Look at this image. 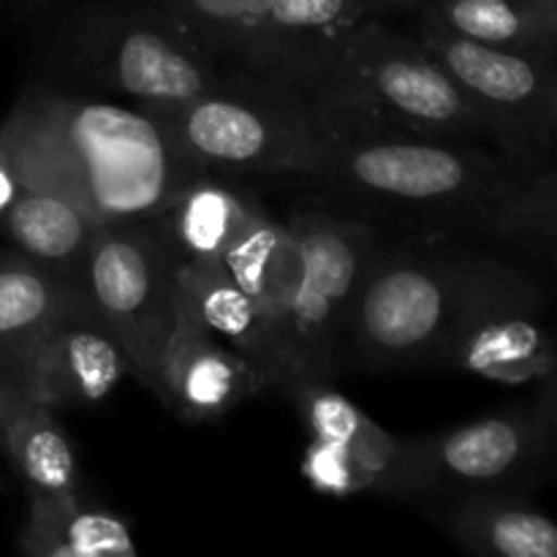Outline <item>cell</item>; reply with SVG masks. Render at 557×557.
Masks as SVG:
<instances>
[{
	"label": "cell",
	"instance_id": "d6986e66",
	"mask_svg": "<svg viewBox=\"0 0 557 557\" xmlns=\"http://www.w3.org/2000/svg\"><path fill=\"white\" fill-rule=\"evenodd\" d=\"M82 302L79 283L44 270L20 250L0 253V368L22 381L27 362L49 330Z\"/></svg>",
	"mask_w": 557,
	"mask_h": 557
},
{
	"label": "cell",
	"instance_id": "7a4b0ae2",
	"mask_svg": "<svg viewBox=\"0 0 557 557\" xmlns=\"http://www.w3.org/2000/svg\"><path fill=\"white\" fill-rule=\"evenodd\" d=\"M47 71L54 79L44 85L109 92L152 117L250 82L152 0L74 5L49 36Z\"/></svg>",
	"mask_w": 557,
	"mask_h": 557
},
{
	"label": "cell",
	"instance_id": "cb8c5ba5",
	"mask_svg": "<svg viewBox=\"0 0 557 557\" xmlns=\"http://www.w3.org/2000/svg\"><path fill=\"white\" fill-rule=\"evenodd\" d=\"M292 400L297 403L299 413L308 424L310 438L351 451L357 460H362L375 473L373 495L384 493L386 476H389L397 451L395 435L375 424L346 395L332 389V384L302 386L299 392H294Z\"/></svg>",
	"mask_w": 557,
	"mask_h": 557
},
{
	"label": "cell",
	"instance_id": "8992f818",
	"mask_svg": "<svg viewBox=\"0 0 557 557\" xmlns=\"http://www.w3.org/2000/svg\"><path fill=\"white\" fill-rule=\"evenodd\" d=\"M177 14L226 69L315 103L343 36L381 0H152Z\"/></svg>",
	"mask_w": 557,
	"mask_h": 557
},
{
	"label": "cell",
	"instance_id": "e0dca14e",
	"mask_svg": "<svg viewBox=\"0 0 557 557\" xmlns=\"http://www.w3.org/2000/svg\"><path fill=\"white\" fill-rule=\"evenodd\" d=\"M261 201L226 174L194 172L158 215L174 256L183 264H212L264 215Z\"/></svg>",
	"mask_w": 557,
	"mask_h": 557
},
{
	"label": "cell",
	"instance_id": "52a82bcc",
	"mask_svg": "<svg viewBox=\"0 0 557 557\" xmlns=\"http://www.w3.org/2000/svg\"><path fill=\"white\" fill-rule=\"evenodd\" d=\"M185 161L226 177H315L346 131L313 101L243 82L161 114Z\"/></svg>",
	"mask_w": 557,
	"mask_h": 557
},
{
	"label": "cell",
	"instance_id": "d4e9b609",
	"mask_svg": "<svg viewBox=\"0 0 557 557\" xmlns=\"http://www.w3.org/2000/svg\"><path fill=\"white\" fill-rule=\"evenodd\" d=\"M302 476L308 479L315 493L335 495V498L375 493V473L362 460H357L351 451L341 449V446L315 438H310L308 451L302 457Z\"/></svg>",
	"mask_w": 557,
	"mask_h": 557
},
{
	"label": "cell",
	"instance_id": "7c38bea8",
	"mask_svg": "<svg viewBox=\"0 0 557 557\" xmlns=\"http://www.w3.org/2000/svg\"><path fill=\"white\" fill-rule=\"evenodd\" d=\"M547 310L549 297L536 275L504 256L471 299L433 370L479 375L504 386L555 384Z\"/></svg>",
	"mask_w": 557,
	"mask_h": 557
},
{
	"label": "cell",
	"instance_id": "ffe728a7",
	"mask_svg": "<svg viewBox=\"0 0 557 557\" xmlns=\"http://www.w3.org/2000/svg\"><path fill=\"white\" fill-rule=\"evenodd\" d=\"M16 547L27 557H136L128 522L112 509L69 498H27Z\"/></svg>",
	"mask_w": 557,
	"mask_h": 557
},
{
	"label": "cell",
	"instance_id": "5b68a950",
	"mask_svg": "<svg viewBox=\"0 0 557 557\" xmlns=\"http://www.w3.org/2000/svg\"><path fill=\"white\" fill-rule=\"evenodd\" d=\"M348 139L419 136L493 147L490 131L460 87L413 30L368 16L343 36L315 96Z\"/></svg>",
	"mask_w": 557,
	"mask_h": 557
},
{
	"label": "cell",
	"instance_id": "4316f807",
	"mask_svg": "<svg viewBox=\"0 0 557 557\" xmlns=\"http://www.w3.org/2000/svg\"><path fill=\"white\" fill-rule=\"evenodd\" d=\"M27 397L30 395H27L25 384H22L14 373L0 368V424H3L5 419H9V413L14 411V408H20Z\"/></svg>",
	"mask_w": 557,
	"mask_h": 557
},
{
	"label": "cell",
	"instance_id": "ba28073f",
	"mask_svg": "<svg viewBox=\"0 0 557 557\" xmlns=\"http://www.w3.org/2000/svg\"><path fill=\"white\" fill-rule=\"evenodd\" d=\"M302 253V277L281 330L275 389L332 384L343 373V343L370 267L384 253L381 226L351 212L297 207L286 215Z\"/></svg>",
	"mask_w": 557,
	"mask_h": 557
},
{
	"label": "cell",
	"instance_id": "7402d4cb",
	"mask_svg": "<svg viewBox=\"0 0 557 557\" xmlns=\"http://www.w3.org/2000/svg\"><path fill=\"white\" fill-rule=\"evenodd\" d=\"M0 449L25 484L27 498L79 493V460L54 408L27 397L0 424Z\"/></svg>",
	"mask_w": 557,
	"mask_h": 557
},
{
	"label": "cell",
	"instance_id": "9a60e30c",
	"mask_svg": "<svg viewBox=\"0 0 557 557\" xmlns=\"http://www.w3.org/2000/svg\"><path fill=\"white\" fill-rule=\"evenodd\" d=\"M128 373L123 346L90 313L82 297V302L44 335L20 375L33 400L60 411L98 406Z\"/></svg>",
	"mask_w": 557,
	"mask_h": 557
},
{
	"label": "cell",
	"instance_id": "6da1fadb",
	"mask_svg": "<svg viewBox=\"0 0 557 557\" xmlns=\"http://www.w3.org/2000/svg\"><path fill=\"white\" fill-rule=\"evenodd\" d=\"M310 183L330 199L444 237L479 234L531 259H555V166L528 174L482 141L346 139Z\"/></svg>",
	"mask_w": 557,
	"mask_h": 557
},
{
	"label": "cell",
	"instance_id": "8fae6325",
	"mask_svg": "<svg viewBox=\"0 0 557 557\" xmlns=\"http://www.w3.org/2000/svg\"><path fill=\"white\" fill-rule=\"evenodd\" d=\"M413 36L455 79L495 150L528 174L555 166L557 54L457 38L417 22Z\"/></svg>",
	"mask_w": 557,
	"mask_h": 557
},
{
	"label": "cell",
	"instance_id": "ac0fdd59",
	"mask_svg": "<svg viewBox=\"0 0 557 557\" xmlns=\"http://www.w3.org/2000/svg\"><path fill=\"white\" fill-rule=\"evenodd\" d=\"M177 297L188 305L201 326L232 351L248 359L264 379L267 389L277 384V337L259 305L237 286L221 261L183 264L177 261Z\"/></svg>",
	"mask_w": 557,
	"mask_h": 557
},
{
	"label": "cell",
	"instance_id": "f1b7e54d",
	"mask_svg": "<svg viewBox=\"0 0 557 557\" xmlns=\"http://www.w3.org/2000/svg\"><path fill=\"white\" fill-rule=\"evenodd\" d=\"M25 3V9L30 11V14H41V11L52 9L54 3H60V0H22Z\"/></svg>",
	"mask_w": 557,
	"mask_h": 557
},
{
	"label": "cell",
	"instance_id": "3957f363",
	"mask_svg": "<svg viewBox=\"0 0 557 557\" xmlns=\"http://www.w3.org/2000/svg\"><path fill=\"white\" fill-rule=\"evenodd\" d=\"M98 226L161 215L199 169L166 125L128 103L36 82L14 103Z\"/></svg>",
	"mask_w": 557,
	"mask_h": 557
},
{
	"label": "cell",
	"instance_id": "83f0119b",
	"mask_svg": "<svg viewBox=\"0 0 557 557\" xmlns=\"http://www.w3.org/2000/svg\"><path fill=\"white\" fill-rule=\"evenodd\" d=\"M381 3H386L392 14H411L419 0H381Z\"/></svg>",
	"mask_w": 557,
	"mask_h": 557
},
{
	"label": "cell",
	"instance_id": "9c48e42d",
	"mask_svg": "<svg viewBox=\"0 0 557 557\" xmlns=\"http://www.w3.org/2000/svg\"><path fill=\"white\" fill-rule=\"evenodd\" d=\"M555 384L533 403L441 433L397 438L381 498L441 500L473 493L525 495L553 466L557 428Z\"/></svg>",
	"mask_w": 557,
	"mask_h": 557
},
{
	"label": "cell",
	"instance_id": "277c9868",
	"mask_svg": "<svg viewBox=\"0 0 557 557\" xmlns=\"http://www.w3.org/2000/svg\"><path fill=\"white\" fill-rule=\"evenodd\" d=\"M500 259L455 243L386 245L354 305L343 343V373L433 370Z\"/></svg>",
	"mask_w": 557,
	"mask_h": 557
},
{
	"label": "cell",
	"instance_id": "44dd1931",
	"mask_svg": "<svg viewBox=\"0 0 557 557\" xmlns=\"http://www.w3.org/2000/svg\"><path fill=\"white\" fill-rule=\"evenodd\" d=\"M411 14L487 47L557 54V0H419Z\"/></svg>",
	"mask_w": 557,
	"mask_h": 557
},
{
	"label": "cell",
	"instance_id": "30bf717a",
	"mask_svg": "<svg viewBox=\"0 0 557 557\" xmlns=\"http://www.w3.org/2000/svg\"><path fill=\"white\" fill-rule=\"evenodd\" d=\"M79 292L128 357V370L156 395L161 354L177 319V256L158 215L96 228L79 270Z\"/></svg>",
	"mask_w": 557,
	"mask_h": 557
},
{
	"label": "cell",
	"instance_id": "2e32d148",
	"mask_svg": "<svg viewBox=\"0 0 557 557\" xmlns=\"http://www.w3.org/2000/svg\"><path fill=\"white\" fill-rule=\"evenodd\" d=\"M428 515L466 553L482 557H557V525L515 493L428 500Z\"/></svg>",
	"mask_w": 557,
	"mask_h": 557
},
{
	"label": "cell",
	"instance_id": "603a6c76",
	"mask_svg": "<svg viewBox=\"0 0 557 557\" xmlns=\"http://www.w3.org/2000/svg\"><path fill=\"white\" fill-rule=\"evenodd\" d=\"M221 264L275 326L277 351H281L283 321L302 277V253L286 218L277 221L270 212H264L232 245Z\"/></svg>",
	"mask_w": 557,
	"mask_h": 557
},
{
	"label": "cell",
	"instance_id": "5bb4252c",
	"mask_svg": "<svg viewBox=\"0 0 557 557\" xmlns=\"http://www.w3.org/2000/svg\"><path fill=\"white\" fill-rule=\"evenodd\" d=\"M264 389L259 370L201 326L177 297V319L158 368V400L185 422H210Z\"/></svg>",
	"mask_w": 557,
	"mask_h": 557
},
{
	"label": "cell",
	"instance_id": "484cf974",
	"mask_svg": "<svg viewBox=\"0 0 557 557\" xmlns=\"http://www.w3.org/2000/svg\"><path fill=\"white\" fill-rule=\"evenodd\" d=\"M16 194V174H14V161H11L9 145L3 139V131H0V226L5 221V212H9L11 201Z\"/></svg>",
	"mask_w": 557,
	"mask_h": 557
},
{
	"label": "cell",
	"instance_id": "4fadbf2b",
	"mask_svg": "<svg viewBox=\"0 0 557 557\" xmlns=\"http://www.w3.org/2000/svg\"><path fill=\"white\" fill-rule=\"evenodd\" d=\"M0 131L16 174V194L0 234L38 267L79 283L87 245L98 228L96 218L65 183L20 109H11Z\"/></svg>",
	"mask_w": 557,
	"mask_h": 557
}]
</instances>
